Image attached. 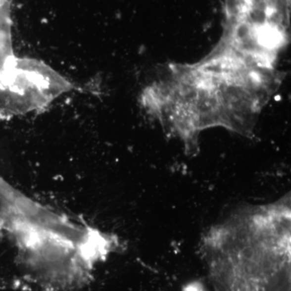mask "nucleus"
Listing matches in <instances>:
<instances>
[{"instance_id": "1", "label": "nucleus", "mask_w": 291, "mask_h": 291, "mask_svg": "<svg viewBox=\"0 0 291 291\" xmlns=\"http://www.w3.org/2000/svg\"><path fill=\"white\" fill-rule=\"evenodd\" d=\"M72 89L78 88L44 62L17 57L0 80V119L40 113Z\"/></svg>"}]
</instances>
